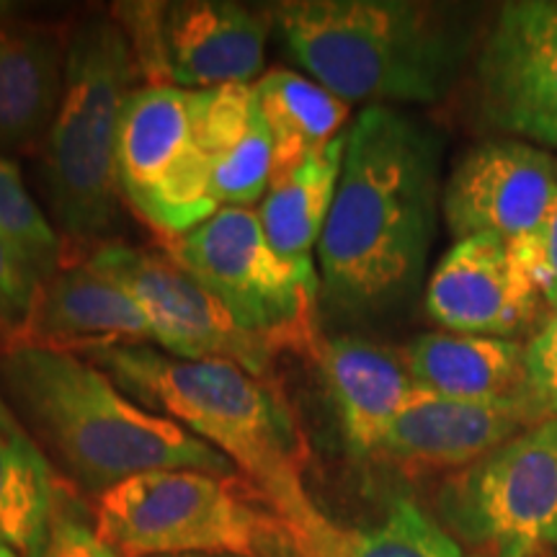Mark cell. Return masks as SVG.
I'll use <instances>...</instances> for the list:
<instances>
[{
    "instance_id": "484cf974",
    "label": "cell",
    "mask_w": 557,
    "mask_h": 557,
    "mask_svg": "<svg viewBox=\"0 0 557 557\" xmlns=\"http://www.w3.org/2000/svg\"><path fill=\"white\" fill-rule=\"evenodd\" d=\"M41 278L24 253L0 235V338L3 346L18 344L26 336L37 305Z\"/></svg>"
},
{
    "instance_id": "4fadbf2b",
    "label": "cell",
    "mask_w": 557,
    "mask_h": 557,
    "mask_svg": "<svg viewBox=\"0 0 557 557\" xmlns=\"http://www.w3.org/2000/svg\"><path fill=\"white\" fill-rule=\"evenodd\" d=\"M557 209L555 158L517 137L468 150L442 191V214L457 240L491 235L517 243Z\"/></svg>"
},
{
    "instance_id": "836d02e7",
    "label": "cell",
    "mask_w": 557,
    "mask_h": 557,
    "mask_svg": "<svg viewBox=\"0 0 557 557\" xmlns=\"http://www.w3.org/2000/svg\"><path fill=\"white\" fill-rule=\"evenodd\" d=\"M555 549H557V542H555Z\"/></svg>"
},
{
    "instance_id": "277c9868",
    "label": "cell",
    "mask_w": 557,
    "mask_h": 557,
    "mask_svg": "<svg viewBox=\"0 0 557 557\" xmlns=\"http://www.w3.org/2000/svg\"><path fill=\"white\" fill-rule=\"evenodd\" d=\"M269 11L292 58L346 103H434L455 86L470 50V32L447 5L284 0Z\"/></svg>"
},
{
    "instance_id": "5b68a950",
    "label": "cell",
    "mask_w": 557,
    "mask_h": 557,
    "mask_svg": "<svg viewBox=\"0 0 557 557\" xmlns=\"http://www.w3.org/2000/svg\"><path fill=\"white\" fill-rule=\"evenodd\" d=\"M139 78L143 67L116 18L88 16L70 32L65 88L39 165L47 207L70 240L96 243L116 227L124 199L116 148Z\"/></svg>"
},
{
    "instance_id": "83f0119b",
    "label": "cell",
    "mask_w": 557,
    "mask_h": 557,
    "mask_svg": "<svg viewBox=\"0 0 557 557\" xmlns=\"http://www.w3.org/2000/svg\"><path fill=\"white\" fill-rule=\"evenodd\" d=\"M511 248L537 287L549 318L557 312V209L545 220V225L511 243Z\"/></svg>"
},
{
    "instance_id": "52a82bcc",
    "label": "cell",
    "mask_w": 557,
    "mask_h": 557,
    "mask_svg": "<svg viewBox=\"0 0 557 557\" xmlns=\"http://www.w3.org/2000/svg\"><path fill=\"white\" fill-rule=\"evenodd\" d=\"M276 513L256 511L227 478L150 470L99 496L96 532L120 557H267L282 534Z\"/></svg>"
},
{
    "instance_id": "4dcf8cb0",
    "label": "cell",
    "mask_w": 557,
    "mask_h": 557,
    "mask_svg": "<svg viewBox=\"0 0 557 557\" xmlns=\"http://www.w3.org/2000/svg\"><path fill=\"white\" fill-rule=\"evenodd\" d=\"M0 557H18V555H16V549H11L9 545H3V542H0Z\"/></svg>"
},
{
    "instance_id": "2e32d148",
    "label": "cell",
    "mask_w": 557,
    "mask_h": 557,
    "mask_svg": "<svg viewBox=\"0 0 557 557\" xmlns=\"http://www.w3.org/2000/svg\"><path fill=\"white\" fill-rule=\"evenodd\" d=\"M534 423L540 421L527 406L421 393L389 426L377 455L413 470H465Z\"/></svg>"
},
{
    "instance_id": "d6a6232c",
    "label": "cell",
    "mask_w": 557,
    "mask_h": 557,
    "mask_svg": "<svg viewBox=\"0 0 557 557\" xmlns=\"http://www.w3.org/2000/svg\"><path fill=\"white\" fill-rule=\"evenodd\" d=\"M555 171H557V158H555Z\"/></svg>"
},
{
    "instance_id": "7c38bea8",
    "label": "cell",
    "mask_w": 557,
    "mask_h": 557,
    "mask_svg": "<svg viewBox=\"0 0 557 557\" xmlns=\"http://www.w3.org/2000/svg\"><path fill=\"white\" fill-rule=\"evenodd\" d=\"M475 70L491 127L557 150V0L500 5Z\"/></svg>"
},
{
    "instance_id": "9a60e30c",
    "label": "cell",
    "mask_w": 557,
    "mask_h": 557,
    "mask_svg": "<svg viewBox=\"0 0 557 557\" xmlns=\"http://www.w3.org/2000/svg\"><path fill=\"white\" fill-rule=\"evenodd\" d=\"M18 344L83 357L109 346L156 344V336L137 299L83 261L78 267H62L41 284L29 329Z\"/></svg>"
},
{
    "instance_id": "4316f807",
    "label": "cell",
    "mask_w": 557,
    "mask_h": 557,
    "mask_svg": "<svg viewBox=\"0 0 557 557\" xmlns=\"http://www.w3.org/2000/svg\"><path fill=\"white\" fill-rule=\"evenodd\" d=\"M527 406L537 421L557 418V312H553L527 344Z\"/></svg>"
},
{
    "instance_id": "44dd1931",
    "label": "cell",
    "mask_w": 557,
    "mask_h": 557,
    "mask_svg": "<svg viewBox=\"0 0 557 557\" xmlns=\"http://www.w3.org/2000/svg\"><path fill=\"white\" fill-rule=\"evenodd\" d=\"M269 557H472L413 500L400 498L380 524L341 527L320 511L302 529H282Z\"/></svg>"
},
{
    "instance_id": "5bb4252c",
    "label": "cell",
    "mask_w": 557,
    "mask_h": 557,
    "mask_svg": "<svg viewBox=\"0 0 557 557\" xmlns=\"http://www.w3.org/2000/svg\"><path fill=\"white\" fill-rule=\"evenodd\" d=\"M426 312L438 329L513 341L545 310L511 243L491 235L457 240L431 271Z\"/></svg>"
},
{
    "instance_id": "f546056e",
    "label": "cell",
    "mask_w": 557,
    "mask_h": 557,
    "mask_svg": "<svg viewBox=\"0 0 557 557\" xmlns=\"http://www.w3.org/2000/svg\"><path fill=\"white\" fill-rule=\"evenodd\" d=\"M24 5L11 3V0H0V26L16 24V21L24 18Z\"/></svg>"
},
{
    "instance_id": "603a6c76",
    "label": "cell",
    "mask_w": 557,
    "mask_h": 557,
    "mask_svg": "<svg viewBox=\"0 0 557 557\" xmlns=\"http://www.w3.org/2000/svg\"><path fill=\"white\" fill-rule=\"evenodd\" d=\"M58 500L52 462L0 393V542L41 557Z\"/></svg>"
},
{
    "instance_id": "7a4b0ae2",
    "label": "cell",
    "mask_w": 557,
    "mask_h": 557,
    "mask_svg": "<svg viewBox=\"0 0 557 557\" xmlns=\"http://www.w3.org/2000/svg\"><path fill=\"white\" fill-rule=\"evenodd\" d=\"M0 393L34 438L83 487L107 493L150 470L233 478L235 465L169 416L150 413L78 354L37 344L0 348Z\"/></svg>"
},
{
    "instance_id": "cb8c5ba5",
    "label": "cell",
    "mask_w": 557,
    "mask_h": 557,
    "mask_svg": "<svg viewBox=\"0 0 557 557\" xmlns=\"http://www.w3.org/2000/svg\"><path fill=\"white\" fill-rule=\"evenodd\" d=\"M256 94L274 143V171H284L341 135L351 103L341 101L308 75L269 70L256 81Z\"/></svg>"
},
{
    "instance_id": "30bf717a",
    "label": "cell",
    "mask_w": 557,
    "mask_h": 557,
    "mask_svg": "<svg viewBox=\"0 0 557 557\" xmlns=\"http://www.w3.org/2000/svg\"><path fill=\"white\" fill-rule=\"evenodd\" d=\"M114 18L127 34L148 83L186 90L253 83L274 32L269 5L253 9L233 0L120 3Z\"/></svg>"
},
{
    "instance_id": "8fae6325",
    "label": "cell",
    "mask_w": 557,
    "mask_h": 557,
    "mask_svg": "<svg viewBox=\"0 0 557 557\" xmlns=\"http://www.w3.org/2000/svg\"><path fill=\"white\" fill-rule=\"evenodd\" d=\"M86 261L137 299L150 320L156 344L165 354L233 361L256 380L276 387L274 348L238 325L225 305L165 250L103 243Z\"/></svg>"
},
{
    "instance_id": "1f68e13d",
    "label": "cell",
    "mask_w": 557,
    "mask_h": 557,
    "mask_svg": "<svg viewBox=\"0 0 557 557\" xmlns=\"http://www.w3.org/2000/svg\"><path fill=\"white\" fill-rule=\"evenodd\" d=\"M181 557H230V555H181Z\"/></svg>"
},
{
    "instance_id": "ba28073f",
    "label": "cell",
    "mask_w": 557,
    "mask_h": 557,
    "mask_svg": "<svg viewBox=\"0 0 557 557\" xmlns=\"http://www.w3.org/2000/svg\"><path fill=\"white\" fill-rule=\"evenodd\" d=\"M442 527L472 557H547L557 542V418L459 470L438 493Z\"/></svg>"
},
{
    "instance_id": "ac0fdd59",
    "label": "cell",
    "mask_w": 557,
    "mask_h": 557,
    "mask_svg": "<svg viewBox=\"0 0 557 557\" xmlns=\"http://www.w3.org/2000/svg\"><path fill=\"white\" fill-rule=\"evenodd\" d=\"M67 39L50 26H0V156L45 143L65 88Z\"/></svg>"
},
{
    "instance_id": "ffe728a7",
    "label": "cell",
    "mask_w": 557,
    "mask_h": 557,
    "mask_svg": "<svg viewBox=\"0 0 557 557\" xmlns=\"http://www.w3.org/2000/svg\"><path fill=\"white\" fill-rule=\"evenodd\" d=\"M403 351L423 393L468 403L527 406V344L438 331L421 333Z\"/></svg>"
},
{
    "instance_id": "9c48e42d",
    "label": "cell",
    "mask_w": 557,
    "mask_h": 557,
    "mask_svg": "<svg viewBox=\"0 0 557 557\" xmlns=\"http://www.w3.org/2000/svg\"><path fill=\"white\" fill-rule=\"evenodd\" d=\"M116 176L122 197L165 238H178L218 212L197 90L169 83L132 90L122 114Z\"/></svg>"
},
{
    "instance_id": "6da1fadb",
    "label": "cell",
    "mask_w": 557,
    "mask_h": 557,
    "mask_svg": "<svg viewBox=\"0 0 557 557\" xmlns=\"http://www.w3.org/2000/svg\"><path fill=\"white\" fill-rule=\"evenodd\" d=\"M442 139L395 107L346 129L336 199L318 243L320 299L348 318L400 308L421 284L442 205Z\"/></svg>"
},
{
    "instance_id": "8992f818",
    "label": "cell",
    "mask_w": 557,
    "mask_h": 557,
    "mask_svg": "<svg viewBox=\"0 0 557 557\" xmlns=\"http://www.w3.org/2000/svg\"><path fill=\"white\" fill-rule=\"evenodd\" d=\"M163 250L276 354L315 359L320 274L315 263H289L271 248L256 209L220 207L189 233L165 238Z\"/></svg>"
},
{
    "instance_id": "f1b7e54d",
    "label": "cell",
    "mask_w": 557,
    "mask_h": 557,
    "mask_svg": "<svg viewBox=\"0 0 557 557\" xmlns=\"http://www.w3.org/2000/svg\"><path fill=\"white\" fill-rule=\"evenodd\" d=\"M41 557H120V553L111 549L96 529L75 517L70 508H62L58 500Z\"/></svg>"
},
{
    "instance_id": "d6986e66",
    "label": "cell",
    "mask_w": 557,
    "mask_h": 557,
    "mask_svg": "<svg viewBox=\"0 0 557 557\" xmlns=\"http://www.w3.org/2000/svg\"><path fill=\"white\" fill-rule=\"evenodd\" d=\"M197 101L214 199L220 207H253L274 171V143L256 83L197 90Z\"/></svg>"
},
{
    "instance_id": "7402d4cb",
    "label": "cell",
    "mask_w": 557,
    "mask_h": 557,
    "mask_svg": "<svg viewBox=\"0 0 557 557\" xmlns=\"http://www.w3.org/2000/svg\"><path fill=\"white\" fill-rule=\"evenodd\" d=\"M346 132L289 169L271 173L259 220L271 248L289 263H312L320 235L336 199Z\"/></svg>"
},
{
    "instance_id": "3957f363",
    "label": "cell",
    "mask_w": 557,
    "mask_h": 557,
    "mask_svg": "<svg viewBox=\"0 0 557 557\" xmlns=\"http://www.w3.org/2000/svg\"><path fill=\"white\" fill-rule=\"evenodd\" d=\"M122 393L160 408L253 480L287 529L320 517L305 491V442L278 389L222 359H178L150 344L83 354Z\"/></svg>"
},
{
    "instance_id": "d4e9b609",
    "label": "cell",
    "mask_w": 557,
    "mask_h": 557,
    "mask_svg": "<svg viewBox=\"0 0 557 557\" xmlns=\"http://www.w3.org/2000/svg\"><path fill=\"white\" fill-rule=\"evenodd\" d=\"M0 235L24 253L41 284L65 267L60 233L26 189L18 165L5 156H0Z\"/></svg>"
},
{
    "instance_id": "e0dca14e",
    "label": "cell",
    "mask_w": 557,
    "mask_h": 557,
    "mask_svg": "<svg viewBox=\"0 0 557 557\" xmlns=\"http://www.w3.org/2000/svg\"><path fill=\"white\" fill-rule=\"evenodd\" d=\"M315 361L348 449L377 455L389 426L423 393L406 351L357 336L320 341Z\"/></svg>"
}]
</instances>
